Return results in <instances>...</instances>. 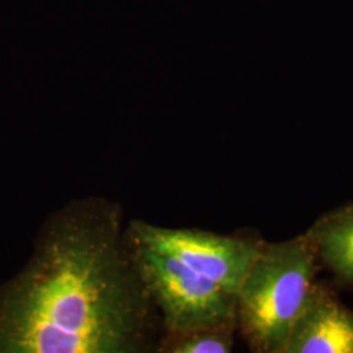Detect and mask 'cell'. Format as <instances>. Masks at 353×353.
<instances>
[{
  "mask_svg": "<svg viewBox=\"0 0 353 353\" xmlns=\"http://www.w3.org/2000/svg\"><path fill=\"white\" fill-rule=\"evenodd\" d=\"M305 232L263 242L237 293V332L252 353H285L290 332L319 270Z\"/></svg>",
  "mask_w": 353,
  "mask_h": 353,
  "instance_id": "cell-2",
  "label": "cell"
},
{
  "mask_svg": "<svg viewBox=\"0 0 353 353\" xmlns=\"http://www.w3.org/2000/svg\"><path fill=\"white\" fill-rule=\"evenodd\" d=\"M125 227L101 195L46 216L24 268L0 284V353H156L160 316Z\"/></svg>",
  "mask_w": 353,
  "mask_h": 353,
  "instance_id": "cell-1",
  "label": "cell"
},
{
  "mask_svg": "<svg viewBox=\"0 0 353 353\" xmlns=\"http://www.w3.org/2000/svg\"><path fill=\"white\" fill-rule=\"evenodd\" d=\"M237 327L204 328L176 336H160L156 353H229Z\"/></svg>",
  "mask_w": 353,
  "mask_h": 353,
  "instance_id": "cell-7",
  "label": "cell"
},
{
  "mask_svg": "<svg viewBox=\"0 0 353 353\" xmlns=\"http://www.w3.org/2000/svg\"><path fill=\"white\" fill-rule=\"evenodd\" d=\"M285 353H353V310L326 284L314 281Z\"/></svg>",
  "mask_w": 353,
  "mask_h": 353,
  "instance_id": "cell-5",
  "label": "cell"
},
{
  "mask_svg": "<svg viewBox=\"0 0 353 353\" xmlns=\"http://www.w3.org/2000/svg\"><path fill=\"white\" fill-rule=\"evenodd\" d=\"M126 237L140 276L160 316L161 336L237 327V296L190 270L173 255Z\"/></svg>",
  "mask_w": 353,
  "mask_h": 353,
  "instance_id": "cell-3",
  "label": "cell"
},
{
  "mask_svg": "<svg viewBox=\"0 0 353 353\" xmlns=\"http://www.w3.org/2000/svg\"><path fill=\"white\" fill-rule=\"evenodd\" d=\"M127 237L168 252L194 272L237 296L265 240L258 234H219L196 228L163 227L143 219L130 220Z\"/></svg>",
  "mask_w": 353,
  "mask_h": 353,
  "instance_id": "cell-4",
  "label": "cell"
},
{
  "mask_svg": "<svg viewBox=\"0 0 353 353\" xmlns=\"http://www.w3.org/2000/svg\"><path fill=\"white\" fill-rule=\"evenodd\" d=\"M306 233L319 265L327 268L341 287L353 290V202L321 214Z\"/></svg>",
  "mask_w": 353,
  "mask_h": 353,
  "instance_id": "cell-6",
  "label": "cell"
}]
</instances>
